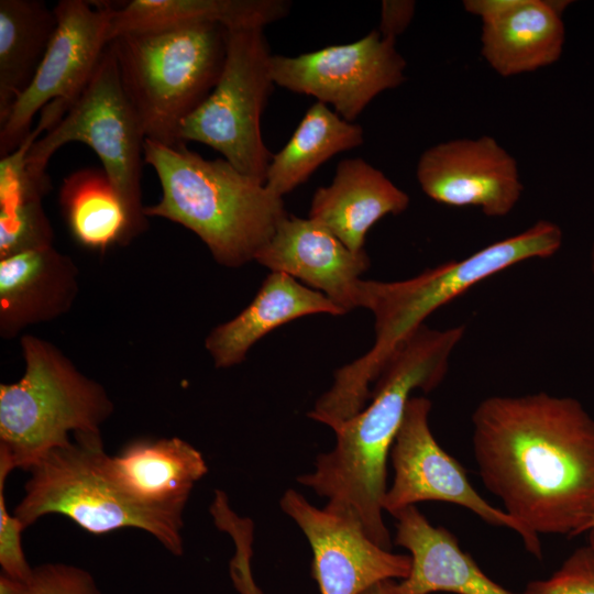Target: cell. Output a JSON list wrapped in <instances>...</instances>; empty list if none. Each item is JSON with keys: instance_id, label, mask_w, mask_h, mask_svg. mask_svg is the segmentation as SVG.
<instances>
[{"instance_id": "6da1fadb", "label": "cell", "mask_w": 594, "mask_h": 594, "mask_svg": "<svg viewBox=\"0 0 594 594\" xmlns=\"http://www.w3.org/2000/svg\"><path fill=\"white\" fill-rule=\"evenodd\" d=\"M480 477L530 536L584 534L594 517V418L546 392L491 396L472 415Z\"/></svg>"}, {"instance_id": "7a4b0ae2", "label": "cell", "mask_w": 594, "mask_h": 594, "mask_svg": "<svg viewBox=\"0 0 594 594\" xmlns=\"http://www.w3.org/2000/svg\"><path fill=\"white\" fill-rule=\"evenodd\" d=\"M465 326L443 330L426 323L391 356L372 388V402L333 431L336 447L318 455L314 472L297 481L328 499L327 507L353 512L380 547H392L383 520L387 458L415 389L429 392L444 378Z\"/></svg>"}, {"instance_id": "3957f363", "label": "cell", "mask_w": 594, "mask_h": 594, "mask_svg": "<svg viewBox=\"0 0 594 594\" xmlns=\"http://www.w3.org/2000/svg\"><path fill=\"white\" fill-rule=\"evenodd\" d=\"M562 242L563 232L557 223L538 220L522 232L411 278L363 279L360 307L374 316V344L364 355L334 372L332 386L317 399L308 417L333 430L360 413L371 398V385L391 356L432 312L499 272L525 261L552 256Z\"/></svg>"}, {"instance_id": "277c9868", "label": "cell", "mask_w": 594, "mask_h": 594, "mask_svg": "<svg viewBox=\"0 0 594 594\" xmlns=\"http://www.w3.org/2000/svg\"><path fill=\"white\" fill-rule=\"evenodd\" d=\"M143 156L162 187L160 201L144 207L145 217L193 231L223 266L255 261L288 215L283 197L224 158L206 160L185 143L169 146L147 139Z\"/></svg>"}, {"instance_id": "5b68a950", "label": "cell", "mask_w": 594, "mask_h": 594, "mask_svg": "<svg viewBox=\"0 0 594 594\" xmlns=\"http://www.w3.org/2000/svg\"><path fill=\"white\" fill-rule=\"evenodd\" d=\"M228 30L195 22L114 37L122 87L145 139L175 146L180 123L215 88L227 55Z\"/></svg>"}, {"instance_id": "8992f818", "label": "cell", "mask_w": 594, "mask_h": 594, "mask_svg": "<svg viewBox=\"0 0 594 594\" xmlns=\"http://www.w3.org/2000/svg\"><path fill=\"white\" fill-rule=\"evenodd\" d=\"M22 377L0 385V460L30 470L76 435H100L113 405L105 388L80 373L56 346L21 338Z\"/></svg>"}, {"instance_id": "52a82bcc", "label": "cell", "mask_w": 594, "mask_h": 594, "mask_svg": "<svg viewBox=\"0 0 594 594\" xmlns=\"http://www.w3.org/2000/svg\"><path fill=\"white\" fill-rule=\"evenodd\" d=\"M29 471L24 495L14 515L28 528L48 514L66 516L94 535L122 528L142 529L172 554L182 556L183 515L156 512L133 504L106 476L100 435H76Z\"/></svg>"}, {"instance_id": "ba28073f", "label": "cell", "mask_w": 594, "mask_h": 594, "mask_svg": "<svg viewBox=\"0 0 594 594\" xmlns=\"http://www.w3.org/2000/svg\"><path fill=\"white\" fill-rule=\"evenodd\" d=\"M73 141L88 145L100 158L102 169L125 204L132 238L143 232L147 226L141 199L145 135L122 87L110 44L80 96L30 147L26 170L35 177L48 176L46 166L54 152Z\"/></svg>"}, {"instance_id": "9c48e42d", "label": "cell", "mask_w": 594, "mask_h": 594, "mask_svg": "<svg viewBox=\"0 0 594 594\" xmlns=\"http://www.w3.org/2000/svg\"><path fill=\"white\" fill-rule=\"evenodd\" d=\"M272 56L263 29L228 30L221 75L177 133L179 142L206 144L264 184L273 154L263 141L261 117L275 85Z\"/></svg>"}, {"instance_id": "30bf717a", "label": "cell", "mask_w": 594, "mask_h": 594, "mask_svg": "<svg viewBox=\"0 0 594 594\" xmlns=\"http://www.w3.org/2000/svg\"><path fill=\"white\" fill-rule=\"evenodd\" d=\"M109 2L62 0L54 7L57 25L36 74L0 123L1 157L31 133L34 116L53 101L68 109L92 78L110 43Z\"/></svg>"}, {"instance_id": "8fae6325", "label": "cell", "mask_w": 594, "mask_h": 594, "mask_svg": "<svg viewBox=\"0 0 594 594\" xmlns=\"http://www.w3.org/2000/svg\"><path fill=\"white\" fill-rule=\"evenodd\" d=\"M431 402L411 397L391 450L394 481L383 509L391 515L419 502H446L462 506L496 527L508 528L522 539L529 553L541 558L539 538L530 536L503 509L488 504L471 485L464 468L435 439L429 426Z\"/></svg>"}, {"instance_id": "7c38bea8", "label": "cell", "mask_w": 594, "mask_h": 594, "mask_svg": "<svg viewBox=\"0 0 594 594\" xmlns=\"http://www.w3.org/2000/svg\"><path fill=\"white\" fill-rule=\"evenodd\" d=\"M275 85L331 105L352 122L381 92L400 86L406 61L396 40L373 30L362 38L297 56L273 55Z\"/></svg>"}, {"instance_id": "4fadbf2b", "label": "cell", "mask_w": 594, "mask_h": 594, "mask_svg": "<svg viewBox=\"0 0 594 594\" xmlns=\"http://www.w3.org/2000/svg\"><path fill=\"white\" fill-rule=\"evenodd\" d=\"M279 505L311 547V572L320 594H362L380 582L400 581L409 574V554L376 544L353 512L318 508L292 488Z\"/></svg>"}, {"instance_id": "5bb4252c", "label": "cell", "mask_w": 594, "mask_h": 594, "mask_svg": "<svg viewBox=\"0 0 594 594\" xmlns=\"http://www.w3.org/2000/svg\"><path fill=\"white\" fill-rule=\"evenodd\" d=\"M416 177L430 199L479 208L491 218L510 213L524 191L516 160L490 135L428 147L418 160Z\"/></svg>"}, {"instance_id": "9a60e30c", "label": "cell", "mask_w": 594, "mask_h": 594, "mask_svg": "<svg viewBox=\"0 0 594 594\" xmlns=\"http://www.w3.org/2000/svg\"><path fill=\"white\" fill-rule=\"evenodd\" d=\"M255 261L322 293L345 314L361 304L360 276L370 267L364 251L353 252L327 227L287 215Z\"/></svg>"}, {"instance_id": "2e32d148", "label": "cell", "mask_w": 594, "mask_h": 594, "mask_svg": "<svg viewBox=\"0 0 594 594\" xmlns=\"http://www.w3.org/2000/svg\"><path fill=\"white\" fill-rule=\"evenodd\" d=\"M109 481L133 504L183 515L194 485L207 472L199 450L179 438L135 440L116 455H102Z\"/></svg>"}, {"instance_id": "e0dca14e", "label": "cell", "mask_w": 594, "mask_h": 594, "mask_svg": "<svg viewBox=\"0 0 594 594\" xmlns=\"http://www.w3.org/2000/svg\"><path fill=\"white\" fill-rule=\"evenodd\" d=\"M78 293V271L53 245L0 258V334L16 337L30 326L66 314Z\"/></svg>"}, {"instance_id": "ac0fdd59", "label": "cell", "mask_w": 594, "mask_h": 594, "mask_svg": "<svg viewBox=\"0 0 594 594\" xmlns=\"http://www.w3.org/2000/svg\"><path fill=\"white\" fill-rule=\"evenodd\" d=\"M394 517L395 543L409 552L411 566L407 578L393 582L388 594H512L481 570L454 535L431 525L416 505Z\"/></svg>"}, {"instance_id": "d6986e66", "label": "cell", "mask_w": 594, "mask_h": 594, "mask_svg": "<svg viewBox=\"0 0 594 594\" xmlns=\"http://www.w3.org/2000/svg\"><path fill=\"white\" fill-rule=\"evenodd\" d=\"M570 1L507 0L482 22L481 54L502 77L554 64L562 55L565 28L562 13Z\"/></svg>"}, {"instance_id": "ffe728a7", "label": "cell", "mask_w": 594, "mask_h": 594, "mask_svg": "<svg viewBox=\"0 0 594 594\" xmlns=\"http://www.w3.org/2000/svg\"><path fill=\"white\" fill-rule=\"evenodd\" d=\"M409 196L362 158L342 160L332 183L319 187L310 218L327 227L353 252L364 251L369 230L387 215L407 209Z\"/></svg>"}, {"instance_id": "44dd1931", "label": "cell", "mask_w": 594, "mask_h": 594, "mask_svg": "<svg viewBox=\"0 0 594 594\" xmlns=\"http://www.w3.org/2000/svg\"><path fill=\"white\" fill-rule=\"evenodd\" d=\"M345 312L326 295L294 277L271 272L254 299L233 319L216 327L205 345L218 369L240 364L249 350L274 329L297 318Z\"/></svg>"}, {"instance_id": "7402d4cb", "label": "cell", "mask_w": 594, "mask_h": 594, "mask_svg": "<svg viewBox=\"0 0 594 594\" xmlns=\"http://www.w3.org/2000/svg\"><path fill=\"white\" fill-rule=\"evenodd\" d=\"M286 0H132L113 6L110 42L125 33L211 22L227 30L263 29L285 18Z\"/></svg>"}, {"instance_id": "603a6c76", "label": "cell", "mask_w": 594, "mask_h": 594, "mask_svg": "<svg viewBox=\"0 0 594 594\" xmlns=\"http://www.w3.org/2000/svg\"><path fill=\"white\" fill-rule=\"evenodd\" d=\"M56 25L43 1H0V123L32 82Z\"/></svg>"}, {"instance_id": "cb8c5ba5", "label": "cell", "mask_w": 594, "mask_h": 594, "mask_svg": "<svg viewBox=\"0 0 594 594\" xmlns=\"http://www.w3.org/2000/svg\"><path fill=\"white\" fill-rule=\"evenodd\" d=\"M361 125L342 119L322 102L305 113L289 141L270 163L265 186L283 197L307 182L310 175L336 154L360 146Z\"/></svg>"}, {"instance_id": "d4e9b609", "label": "cell", "mask_w": 594, "mask_h": 594, "mask_svg": "<svg viewBox=\"0 0 594 594\" xmlns=\"http://www.w3.org/2000/svg\"><path fill=\"white\" fill-rule=\"evenodd\" d=\"M67 226L80 244L105 250L133 238L125 204L103 169L84 168L68 175L59 190Z\"/></svg>"}, {"instance_id": "484cf974", "label": "cell", "mask_w": 594, "mask_h": 594, "mask_svg": "<svg viewBox=\"0 0 594 594\" xmlns=\"http://www.w3.org/2000/svg\"><path fill=\"white\" fill-rule=\"evenodd\" d=\"M53 230L42 200L0 205V258L52 245Z\"/></svg>"}, {"instance_id": "4316f807", "label": "cell", "mask_w": 594, "mask_h": 594, "mask_svg": "<svg viewBox=\"0 0 594 594\" xmlns=\"http://www.w3.org/2000/svg\"><path fill=\"white\" fill-rule=\"evenodd\" d=\"M215 525L226 531L233 540L234 554L230 560L229 573L239 594H264L255 582L252 572L253 531L250 518L240 517L231 507L220 509L215 517Z\"/></svg>"}, {"instance_id": "83f0119b", "label": "cell", "mask_w": 594, "mask_h": 594, "mask_svg": "<svg viewBox=\"0 0 594 594\" xmlns=\"http://www.w3.org/2000/svg\"><path fill=\"white\" fill-rule=\"evenodd\" d=\"M524 594H594V547L574 550L549 578L530 581Z\"/></svg>"}, {"instance_id": "f1b7e54d", "label": "cell", "mask_w": 594, "mask_h": 594, "mask_svg": "<svg viewBox=\"0 0 594 594\" xmlns=\"http://www.w3.org/2000/svg\"><path fill=\"white\" fill-rule=\"evenodd\" d=\"M13 469L0 460V565L2 573L29 581L33 568L28 563L23 547L22 531L25 529L20 519L11 515L6 502V481Z\"/></svg>"}, {"instance_id": "f546056e", "label": "cell", "mask_w": 594, "mask_h": 594, "mask_svg": "<svg viewBox=\"0 0 594 594\" xmlns=\"http://www.w3.org/2000/svg\"><path fill=\"white\" fill-rule=\"evenodd\" d=\"M30 594H102L92 575L66 563H44L33 568Z\"/></svg>"}, {"instance_id": "4dcf8cb0", "label": "cell", "mask_w": 594, "mask_h": 594, "mask_svg": "<svg viewBox=\"0 0 594 594\" xmlns=\"http://www.w3.org/2000/svg\"><path fill=\"white\" fill-rule=\"evenodd\" d=\"M415 1L385 0L381 7L378 31L383 36L396 40L410 24L415 14Z\"/></svg>"}, {"instance_id": "1f68e13d", "label": "cell", "mask_w": 594, "mask_h": 594, "mask_svg": "<svg viewBox=\"0 0 594 594\" xmlns=\"http://www.w3.org/2000/svg\"><path fill=\"white\" fill-rule=\"evenodd\" d=\"M0 594H30L29 581L19 580L1 572Z\"/></svg>"}, {"instance_id": "d6a6232c", "label": "cell", "mask_w": 594, "mask_h": 594, "mask_svg": "<svg viewBox=\"0 0 594 594\" xmlns=\"http://www.w3.org/2000/svg\"><path fill=\"white\" fill-rule=\"evenodd\" d=\"M393 582L394 581L380 582V583L371 586L370 588H367L362 594H388Z\"/></svg>"}, {"instance_id": "836d02e7", "label": "cell", "mask_w": 594, "mask_h": 594, "mask_svg": "<svg viewBox=\"0 0 594 594\" xmlns=\"http://www.w3.org/2000/svg\"><path fill=\"white\" fill-rule=\"evenodd\" d=\"M585 532L588 535V544L594 547V517L590 521Z\"/></svg>"}, {"instance_id": "e575fe53", "label": "cell", "mask_w": 594, "mask_h": 594, "mask_svg": "<svg viewBox=\"0 0 594 594\" xmlns=\"http://www.w3.org/2000/svg\"><path fill=\"white\" fill-rule=\"evenodd\" d=\"M590 266H591V271L594 277V240H593L591 252H590Z\"/></svg>"}]
</instances>
